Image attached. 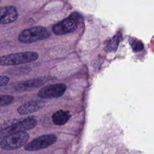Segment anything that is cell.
I'll return each mask as SVG.
<instances>
[{
  "label": "cell",
  "mask_w": 154,
  "mask_h": 154,
  "mask_svg": "<svg viewBox=\"0 0 154 154\" xmlns=\"http://www.w3.org/2000/svg\"><path fill=\"white\" fill-rule=\"evenodd\" d=\"M38 58V54L32 51L10 54L0 57V66H9L26 64L35 61Z\"/></svg>",
  "instance_id": "6da1fadb"
},
{
  "label": "cell",
  "mask_w": 154,
  "mask_h": 154,
  "mask_svg": "<svg viewBox=\"0 0 154 154\" xmlns=\"http://www.w3.org/2000/svg\"><path fill=\"white\" fill-rule=\"evenodd\" d=\"M29 138V135L25 131L11 134L2 138L0 148L4 150H16L26 144Z\"/></svg>",
  "instance_id": "7a4b0ae2"
},
{
  "label": "cell",
  "mask_w": 154,
  "mask_h": 154,
  "mask_svg": "<svg viewBox=\"0 0 154 154\" xmlns=\"http://www.w3.org/2000/svg\"><path fill=\"white\" fill-rule=\"evenodd\" d=\"M82 20V16L77 12L72 13L68 17L57 23L52 27V31L56 35H61L74 32L78 23Z\"/></svg>",
  "instance_id": "3957f363"
},
{
  "label": "cell",
  "mask_w": 154,
  "mask_h": 154,
  "mask_svg": "<svg viewBox=\"0 0 154 154\" xmlns=\"http://www.w3.org/2000/svg\"><path fill=\"white\" fill-rule=\"evenodd\" d=\"M49 35L46 28L41 26H33L22 31L18 35V40L23 43H31L46 39Z\"/></svg>",
  "instance_id": "277c9868"
},
{
  "label": "cell",
  "mask_w": 154,
  "mask_h": 154,
  "mask_svg": "<svg viewBox=\"0 0 154 154\" xmlns=\"http://www.w3.org/2000/svg\"><path fill=\"white\" fill-rule=\"evenodd\" d=\"M37 124V120L35 117L33 116L28 117L22 120L1 129L0 131V139L13 133L30 130L34 128Z\"/></svg>",
  "instance_id": "5b68a950"
},
{
  "label": "cell",
  "mask_w": 154,
  "mask_h": 154,
  "mask_svg": "<svg viewBox=\"0 0 154 154\" xmlns=\"http://www.w3.org/2000/svg\"><path fill=\"white\" fill-rule=\"evenodd\" d=\"M57 140V136L54 134H47L37 137L28 144L24 145L26 151L33 152L45 149L54 144Z\"/></svg>",
  "instance_id": "8992f818"
},
{
  "label": "cell",
  "mask_w": 154,
  "mask_h": 154,
  "mask_svg": "<svg viewBox=\"0 0 154 154\" xmlns=\"http://www.w3.org/2000/svg\"><path fill=\"white\" fill-rule=\"evenodd\" d=\"M67 88L64 84H51L42 87L38 92L37 96L42 99L57 98L63 96Z\"/></svg>",
  "instance_id": "52a82bcc"
},
{
  "label": "cell",
  "mask_w": 154,
  "mask_h": 154,
  "mask_svg": "<svg viewBox=\"0 0 154 154\" xmlns=\"http://www.w3.org/2000/svg\"><path fill=\"white\" fill-rule=\"evenodd\" d=\"M18 17V12L14 6L0 7V24L6 25L14 22Z\"/></svg>",
  "instance_id": "ba28073f"
},
{
  "label": "cell",
  "mask_w": 154,
  "mask_h": 154,
  "mask_svg": "<svg viewBox=\"0 0 154 154\" xmlns=\"http://www.w3.org/2000/svg\"><path fill=\"white\" fill-rule=\"evenodd\" d=\"M45 82L46 80L43 78H35L18 82L14 86V88L17 92L29 91L43 85Z\"/></svg>",
  "instance_id": "9c48e42d"
},
{
  "label": "cell",
  "mask_w": 154,
  "mask_h": 154,
  "mask_svg": "<svg viewBox=\"0 0 154 154\" xmlns=\"http://www.w3.org/2000/svg\"><path fill=\"white\" fill-rule=\"evenodd\" d=\"M45 106V103L40 100H33L25 102L17 108V112L20 115H26L37 111Z\"/></svg>",
  "instance_id": "30bf717a"
},
{
  "label": "cell",
  "mask_w": 154,
  "mask_h": 154,
  "mask_svg": "<svg viewBox=\"0 0 154 154\" xmlns=\"http://www.w3.org/2000/svg\"><path fill=\"white\" fill-rule=\"evenodd\" d=\"M71 117V114L67 111L59 110L55 112L52 116L53 123L58 126H62L66 124L70 118Z\"/></svg>",
  "instance_id": "8fae6325"
},
{
  "label": "cell",
  "mask_w": 154,
  "mask_h": 154,
  "mask_svg": "<svg viewBox=\"0 0 154 154\" xmlns=\"http://www.w3.org/2000/svg\"><path fill=\"white\" fill-rule=\"evenodd\" d=\"M129 43L132 49L135 52L140 51L143 50L144 48V45L143 44V43L140 40L135 38H131V40H129Z\"/></svg>",
  "instance_id": "7c38bea8"
},
{
  "label": "cell",
  "mask_w": 154,
  "mask_h": 154,
  "mask_svg": "<svg viewBox=\"0 0 154 154\" xmlns=\"http://www.w3.org/2000/svg\"><path fill=\"white\" fill-rule=\"evenodd\" d=\"M14 100V97L11 95L0 94V107L11 104Z\"/></svg>",
  "instance_id": "4fadbf2b"
},
{
  "label": "cell",
  "mask_w": 154,
  "mask_h": 154,
  "mask_svg": "<svg viewBox=\"0 0 154 154\" xmlns=\"http://www.w3.org/2000/svg\"><path fill=\"white\" fill-rule=\"evenodd\" d=\"M119 38L116 36H115L114 38H112V39L109 40L106 43V49H108L109 51H115L116 50L118 45H119Z\"/></svg>",
  "instance_id": "5bb4252c"
},
{
  "label": "cell",
  "mask_w": 154,
  "mask_h": 154,
  "mask_svg": "<svg viewBox=\"0 0 154 154\" xmlns=\"http://www.w3.org/2000/svg\"><path fill=\"white\" fill-rule=\"evenodd\" d=\"M10 81L9 77L5 75H0V87L6 85Z\"/></svg>",
  "instance_id": "9a60e30c"
}]
</instances>
